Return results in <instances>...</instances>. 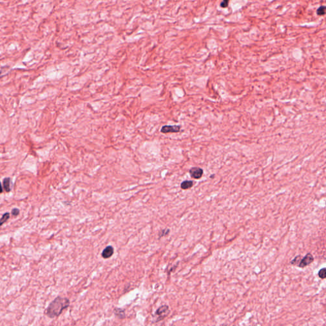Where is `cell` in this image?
<instances>
[{
    "mask_svg": "<svg viewBox=\"0 0 326 326\" xmlns=\"http://www.w3.org/2000/svg\"><path fill=\"white\" fill-rule=\"evenodd\" d=\"M70 300L68 298L58 296L49 304L45 310V313L50 318L59 316L63 310L70 306Z\"/></svg>",
    "mask_w": 326,
    "mask_h": 326,
    "instance_id": "obj_1",
    "label": "cell"
},
{
    "mask_svg": "<svg viewBox=\"0 0 326 326\" xmlns=\"http://www.w3.org/2000/svg\"><path fill=\"white\" fill-rule=\"evenodd\" d=\"M170 313V308L167 305H163L159 307L156 311V316L157 317L156 322L163 320Z\"/></svg>",
    "mask_w": 326,
    "mask_h": 326,
    "instance_id": "obj_2",
    "label": "cell"
},
{
    "mask_svg": "<svg viewBox=\"0 0 326 326\" xmlns=\"http://www.w3.org/2000/svg\"><path fill=\"white\" fill-rule=\"evenodd\" d=\"M313 260H314V257L312 256V254L310 253H308L305 257H304L303 259H301V261L299 262L298 264V266L299 267H301V268H303V267H305L308 266L309 264H310L311 263H312L313 262Z\"/></svg>",
    "mask_w": 326,
    "mask_h": 326,
    "instance_id": "obj_3",
    "label": "cell"
},
{
    "mask_svg": "<svg viewBox=\"0 0 326 326\" xmlns=\"http://www.w3.org/2000/svg\"><path fill=\"white\" fill-rule=\"evenodd\" d=\"M203 170L199 167H192L189 170V174L192 178L194 179H199L203 175Z\"/></svg>",
    "mask_w": 326,
    "mask_h": 326,
    "instance_id": "obj_4",
    "label": "cell"
},
{
    "mask_svg": "<svg viewBox=\"0 0 326 326\" xmlns=\"http://www.w3.org/2000/svg\"><path fill=\"white\" fill-rule=\"evenodd\" d=\"M180 126H164L162 127L161 131L162 133L167 134L170 133H178L180 131Z\"/></svg>",
    "mask_w": 326,
    "mask_h": 326,
    "instance_id": "obj_5",
    "label": "cell"
},
{
    "mask_svg": "<svg viewBox=\"0 0 326 326\" xmlns=\"http://www.w3.org/2000/svg\"><path fill=\"white\" fill-rule=\"evenodd\" d=\"M114 253V249L112 246H107V247L103 250L101 256L104 259H109L111 257Z\"/></svg>",
    "mask_w": 326,
    "mask_h": 326,
    "instance_id": "obj_6",
    "label": "cell"
},
{
    "mask_svg": "<svg viewBox=\"0 0 326 326\" xmlns=\"http://www.w3.org/2000/svg\"><path fill=\"white\" fill-rule=\"evenodd\" d=\"M193 185H194L193 181H192V180H185V181H184V182H182V184H181L180 187H181V189H182L187 190V189H190V188L192 187Z\"/></svg>",
    "mask_w": 326,
    "mask_h": 326,
    "instance_id": "obj_7",
    "label": "cell"
},
{
    "mask_svg": "<svg viewBox=\"0 0 326 326\" xmlns=\"http://www.w3.org/2000/svg\"><path fill=\"white\" fill-rule=\"evenodd\" d=\"M114 313L115 315L120 318H123L125 317V311L124 310L120 308H115Z\"/></svg>",
    "mask_w": 326,
    "mask_h": 326,
    "instance_id": "obj_8",
    "label": "cell"
},
{
    "mask_svg": "<svg viewBox=\"0 0 326 326\" xmlns=\"http://www.w3.org/2000/svg\"><path fill=\"white\" fill-rule=\"evenodd\" d=\"M10 178H5L3 180V187H4V189L5 190L6 192H9L10 191Z\"/></svg>",
    "mask_w": 326,
    "mask_h": 326,
    "instance_id": "obj_9",
    "label": "cell"
},
{
    "mask_svg": "<svg viewBox=\"0 0 326 326\" xmlns=\"http://www.w3.org/2000/svg\"><path fill=\"white\" fill-rule=\"evenodd\" d=\"M9 218H10V213H5V214H3V215L2 216L1 219H0V228H1V227L2 226V225L4 223H5L7 220L9 219Z\"/></svg>",
    "mask_w": 326,
    "mask_h": 326,
    "instance_id": "obj_10",
    "label": "cell"
},
{
    "mask_svg": "<svg viewBox=\"0 0 326 326\" xmlns=\"http://www.w3.org/2000/svg\"><path fill=\"white\" fill-rule=\"evenodd\" d=\"M325 13V6H321L317 10V14L319 16H324Z\"/></svg>",
    "mask_w": 326,
    "mask_h": 326,
    "instance_id": "obj_11",
    "label": "cell"
},
{
    "mask_svg": "<svg viewBox=\"0 0 326 326\" xmlns=\"http://www.w3.org/2000/svg\"><path fill=\"white\" fill-rule=\"evenodd\" d=\"M318 277H319L322 279L325 278V277H326V270H325V268H322L319 271H318Z\"/></svg>",
    "mask_w": 326,
    "mask_h": 326,
    "instance_id": "obj_12",
    "label": "cell"
},
{
    "mask_svg": "<svg viewBox=\"0 0 326 326\" xmlns=\"http://www.w3.org/2000/svg\"><path fill=\"white\" fill-rule=\"evenodd\" d=\"M169 233H170V229H164V230H162V231H160V233H159V238H161V237H163V236L168 235Z\"/></svg>",
    "mask_w": 326,
    "mask_h": 326,
    "instance_id": "obj_13",
    "label": "cell"
},
{
    "mask_svg": "<svg viewBox=\"0 0 326 326\" xmlns=\"http://www.w3.org/2000/svg\"><path fill=\"white\" fill-rule=\"evenodd\" d=\"M301 257L300 256H298L296 257L292 260V261L291 262V263L292 264H294V265L297 264V263H299V262L301 261Z\"/></svg>",
    "mask_w": 326,
    "mask_h": 326,
    "instance_id": "obj_14",
    "label": "cell"
},
{
    "mask_svg": "<svg viewBox=\"0 0 326 326\" xmlns=\"http://www.w3.org/2000/svg\"><path fill=\"white\" fill-rule=\"evenodd\" d=\"M12 214L13 216H17L19 214V210L17 208H13L12 210Z\"/></svg>",
    "mask_w": 326,
    "mask_h": 326,
    "instance_id": "obj_15",
    "label": "cell"
},
{
    "mask_svg": "<svg viewBox=\"0 0 326 326\" xmlns=\"http://www.w3.org/2000/svg\"><path fill=\"white\" fill-rule=\"evenodd\" d=\"M228 3H229L228 1H223L220 3V6L222 7V8H226V7H227L228 6Z\"/></svg>",
    "mask_w": 326,
    "mask_h": 326,
    "instance_id": "obj_16",
    "label": "cell"
},
{
    "mask_svg": "<svg viewBox=\"0 0 326 326\" xmlns=\"http://www.w3.org/2000/svg\"><path fill=\"white\" fill-rule=\"evenodd\" d=\"M2 192H3V187H2L1 182H0V193H2Z\"/></svg>",
    "mask_w": 326,
    "mask_h": 326,
    "instance_id": "obj_17",
    "label": "cell"
},
{
    "mask_svg": "<svg viewBox=\"0 0 326 326\" xmlns=\"http://www.w3.org/2000/svg\"><path fill=\"white\" fill-rule=\"evenodd\" d=\"M213 177H215V175H211V177H210V178H213Z\"/></svg>",
    "mask_w": 326,
    "mask_h": 326,
    "instance_id": "obj_18",
    "label": "cell"
}]
</instances>
